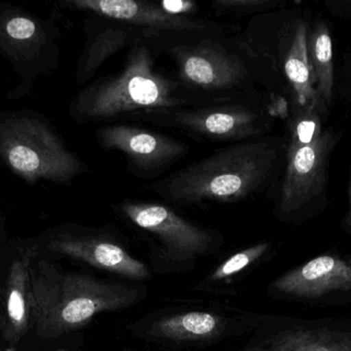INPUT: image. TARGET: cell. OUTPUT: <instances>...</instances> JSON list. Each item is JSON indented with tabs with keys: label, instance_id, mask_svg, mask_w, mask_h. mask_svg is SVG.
<instances>
[{
	"label": "cell",
	"instance_id": "cell-1",
	"mask_svg": "<svg viewBox=\"0 0 351 351\" xmlns=\"http://www.w3.org/2000/svg\"><path fill=\"white\" fill-rule=\"evenodd\" d=\"M149 36L172 62L176 80L202 104L262 100L256 86L274 82V72L222 24Z\"/></svg>",
	"mask_w": 351,
	"mask_h": 351
},
{
	"label": "cell",
	"instance_id": "cell-2",
	"mask_svg": "<svg viewBox=\"0 0 351 351\" xmlns=\"http://www.w3.org/2000/svg\"><path fill=\"white\" fill-rule=\"evenodd\" d=\"M149 32L129 47L119 71L86 84L69 103L78 124H132L154 113L204 105L160 67Z\"/></svg>",
	"mask_w": 351,
	"mask_h": 351
},
{
	"label": "cell",
	"instance_id": "cell-3",
	"mask_svg": "<svg viewBox=\"0 0 351 351\" xmlns=\"http://www.w3.org/2000/svg\"><path fill=\"white\" fill-rule=\"evenodd\" d=\"M285 150L282 140L266 136L231 144L154 181L149 188L167 203L182 207L239 203L271 185Z\"/></svg>",
	"mask_w": 351,
	"mask_h": 351
},
{
	"label": "cell",
	"instance_id": "cell-4",
	"mask_svg": "<svg viewBox=\"0 0 351 351\" xmlns=\"http://www.w3.org/2000/svg\"><path fill=\"white\" fill-rule=\"evenodd\" d=\"M0 166L30 185H71L92 172L51 120L32 109L0 113Z\"/></svg>",
	"mask_w": 351,
	"mask_h": 351
},
{
	"label": "cell",
	"instance_id": "cell-5",
	"mask_svg": "<svg viewBox=\"0 0 351 351\" xmlns=\"http://www.w3.org/2000/svg\"><path fill=\"white\" fill-rule=\"evenodd\" d=\"M289 119L285 171L276 193V207L287 216L299 212L322 193L338 139L335 132L322 129L319 111L297 106Z\"/></svg>",
	"mask_w": 351,
	"mask_h": 351
},
{
	"label": "cell",
	"instance_id": "cell-6",
	"mask_svg": "<svg viewBox=\"0 0 351 351\" xmlns=\"http://www.w3.org/2000/svg\"><path fill=\"white\" fill-rule=\"evenodd\" d=\"M61 37L57 10L43 18L23 6L0 3V55L20 78L8 99L30 94L39 76L59 67Z\"/></svg>",
	"mask_w": 351,
	"mask_h": 351
},
{
	"label": "cell",
	"instance_id": "cell-7",
	"mask_svg": "<svg viewBox=\"0 0 351 351\" xmlns=\"http://www.w3.org/2000/svg\"><path fill=\"white\" fill-rule=\"evenodd\" d=\"M274 117L262 100L217 103L154 113L140 123L168 128L208 142L247 141L265 137Z\"/></svg>",
	"mask_w": 351,
	"mask_h": 351
},
{
	"label": "cell",
	"instance_id": "cell-8",
	"mask_svg": "<svg viewBox=\"0 0 351 351\" xmlns=\"http://www.w3.org/2000/svg\"><path fill=\"white\" fill-rule=\"evenodd\" d=\"M95 137L101 150L123 155L133 177L152 183L191 150L189 144L178 138L131 124L102 125Z\"/></svg>",
	"mask_w": 351,
	"mask_h": 351
},
{
	"label": "cell",
	"instance_id": "cell-9",
	"mask_svg": "<svg viewBox=\"0 0 351 351\" xmlns=\"http://www.w3.org/2000/svg\"><path fill=\"white\" fill-rule=\"evenodd\" d=\"M111 207L130 224L160 240L174 261L206 255L219 238L217 233L190 222L165 204L125 199Z\"/></svg>",
	"mask_w": 351,
	"mask_h": 351
},
{
	"label": "cell",
	"instance_id": "cell-10",
	"mask_svg": "<svg viewBox=\"0 0 351 351\" xmlns=\"http://www.w3.org/2000/svg\"><path fill=\"white\" fill-rule=\"evenodd\" d=\"M47 251L84 262L93 267L133 280L149 278L145 264L102 233L75 226H61L43 235Z\"/></svg>",
	"mask_w": 351,
	"mask_h": 351
},
{
	"label": "cell",
	"instance_id": "cell-11",
	"mask_svg": "<svg viewBox=\"0 0 351 351\" xmlns=\"http://www.w3.org/2000/svg\"><path fill=\"white\" fill-rule=\"evenodd\" d=\"M59 4L68 10L96 14L147 32L197 30L219 24L198 16L171 14L160 2L145 0H62Z\"/></svg>",
	"mask_w": 351,
	"mask_h": 351
},
{
	"label": "cell",
	"instance_id": "cell-12",
	"mask_svg": "<svg viewBox=\"0 0 351 351\" xmlns=\"http://www.w3.org/2000/svg\"><path fill=\"white\" fill-rule=\"evenodd\" d=\"M86 41L76 65L77 84L88 82L99 69L121 49H129L147 31L109 20L96 14H88L84 21Z\"/></svg>",
	"mask_w": 351,
	"mask_h": 351
},
{
	"label": "cell",
	"instance_id": "cell-13",
	"mask_svg": "<svg viewBox=\"0 0 351 351\" xmlns=\"http://www.w3.org/2000/svg\"><path fill=\"white\" fill-rule=\"evenodd\" d=\"M36 253L35 247L25 249L0 286V334L10 343H18L32 326L30 267Z\"/></svg>",
	"mask_w": 351,
	"mask_h": 351
},
{
	"label": "cell",
	"instance_id": "cell-14",
	"mask_svg": "<svg viewBox=\"0 0 351 351\" xmlns=\"http://www.w3.org/2000/svg\"><path fill=\"white\" fill-rule=\"evenodd\" d=\"M282 294L317 298L351 290V267L339 258L321 256L291 270L272 284Z\"/></svg>",
	"mask_w": 351,
	"mask_h": 351
},
{
	"label": "cell",
	"instance_id": "cell-15",
	"mask_svg": "<svg viewBox=\"0 0 351 351\" xmlns=\"http://www.w3.org/2000/svg\"><path fill=\"white\" fill-rule=\"evenodd\" d=\"M224 328V321L219 315L191 311L154 321L150 335L174 342L208 341L220 336Z\"/></svg>",
	"mask_w": 351,
	"mask_h": 351
},
{
	"label": "cell",
	"instance_id": "cell-16",
	"mask_svg": "<svg viewBox=\"0 0 351 351\" xmlns=\"http://www.w3.org/2000/svg\"><path fill=\"white\" fill-rule=\"evenodd\" d=\"M245 351H351V334L295 328L280 332L262 346Z\"/></svg>",
	"mask_w": 351,
	"mask_h": 351
},
{
	"label": "cell",
	"instance_id": "cell-17",
	"mask_svg": "<svg viewBox=\"0 0 351 351\" xmlns=\"http://www.w3.org/2000/svg\"><path fill=\"white\" fill-rule=\"evenodd\" d=\"M307 47L313 84L319 97V107L325 111L331 104L334 89L333 45L325 22L317 23L308 33Z\"/></svg>",
	"mask_w": 351,
	"mask_h": 351
},
{
	"label": "cell",
	"instance_id": "cell-18",
	"mask_svg": "<svg viewBox=\"0 0 351 351\" xmlns=\"http://www.w3.org/2000/svg\"><path fill=\"white\" fill-rule=\"evenodd\" d=\"M276 0H212L210 8L219 16L245 18L269 12L282 5Z\"/></svg>",
	"mask_w": 351,
	"mask_h": 351
},
{
	"label": "cell",
	"instance_id": "cell-19",
	"mask_svg": "<svg viewBox=\"0 0 351 351\" xmlns=\"http://www.w3.org/2000/svg\"><path fill=\"white\" fill-rule=\"evenodd\" d=\"M269 247V242H261L234 253L232 257L223 262L212 272L210 280L221 282V280L232 278L233 276L237 275L245 268L257 262L262 256L267 253Z\"/></svg>",
	"mask_w": 351,
	"mask_h": 351
},
{
	"label": "cell",
	"instance_id": "cell-20",
	"mask_svg": "<svg viewBox=\"0 0 351 351\" xmlns=\"http://www.w3.org/2000/svg\"><path fill=\"white\" fill-rule=\"evenodd\" d=\"M328 10L339 16H351V0H334L327 1Z\"/></svg>",
	"mask_w": 351,
	"mask_h": 351
},
{
	"label": "cell",
	"instance_id": "cell-21",
	"mask_svg": "<svg viewBox=\"0 0 351 351\" xmlns=\"http://www.w3.org/2000/svg\"><path fill=\"white\" fill-rule=\"evenodd\" d=\"M346 222H348V226L351 228V177L350 183V210H348V220H346Z\"/></svg>",
	"mask_w": 351,
	"mask_h": 351
},
{
	"label": "cell",
	"instance_id": "cell-22",
	"mask_svg": "<svg viewBox=\"0 0 351 351\" xmlns=\"http://www.w3.org/2000/svg\"><path fill=\"white\" fill-rule=\"evenodd\" d=\"M6 351H12V350H6Z\"/></svg>",
	"mask_w": 351,
	"mask_h": 351
},
{
	"label": "cell",
	"instance_id": "cell-23",
	"mask_svg": "<svg viewBox=\"0 0 351 351\" xmlns=\"http://www.w3.org/2000/svg\"><path fill=\"white\" fill-rule=\"evenodd\" d=\"M350 267H351V266H350Z\"/></svg>",
	"mask_w": 351,
	"mask_h": 351
}]
</instances>
